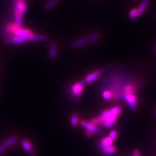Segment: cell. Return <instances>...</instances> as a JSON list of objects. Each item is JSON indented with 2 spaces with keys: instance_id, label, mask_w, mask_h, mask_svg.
<instances>
[{
  "instance_id": "11",
  "label": "cell",
  "mask_w": 156,
  "mask_h": 156,
  "mask_svg": "<svg viewBox=\"0 0 156 156\" xmlns=\"http://www.w3.org/2000/svg\"><path fill=\"white\" fill-rule=\"evenodd\" d=\"M149 1L150 0H142L141 1L140 5L137 9L138 16H141L144 13V12L146 9L147 6L149 4Z\"/></svg>"
},
{
  "instance_id": "12",
  "label": "cell",
  "mask_w": 156,
  "mask_h": 156,
  "mask_svg": "<svg viewBox=\"0 0 156 156\" xmlns=\"http://www.w3.org/2000/svg\"><path fill=\"white\" fill-rule=\"evenodd\" d=\"M113 143V140H112L109 136H106L102 138L101 140H100L98 146L100 147H105L112 145Z\"/></svg>"
},
{
  "instance_id": "15",
  "label": "cell",
  "mask_w": 156,
  "mask_h": 156,
  "mask_svg": "<svg viewBox=\"0 0 156 156\" xmlns=\"http://www.w3.org/2000/svg\"><path fill=\"white\" fill-rule=\"evenodd\" d=\"M28 41H45L46 40V37L44 35H34L31 34L28 37Z\"/></svg>"
},
{
  "instance_id": "5",
  "label": "cell",
  "mask_w": 156,
  "mask_h": 156,
  "mask_svg": "<svg viewBox=\"0 0 156 156\" xmlns=\"http://www.w3.org/2000/svg\"><path fill=\"white\" fill-rule=\"evenodd\" d=\"M21 145L22 146L23 149L28 153L29 156H34V151L33 147L30 141H28V140L26 139H23L21 140Z\"/></svg>"
},
{
  "instance_id": "4",
  "label": "cell",
  "mask_w": 156,
  "mask_h": 156,
  "mask_svg": "<svg viewBox=\"0 0 156 156\" xmlns=\"http://www.w3.org/2000/svg\"><path fill=\"white\" fill-rule=\"evenodd\" d=\"M84 85H85V83L84 82L83 80L74 84L71 88L72 94L73 96H78L80 94L83 90Z\"/></svg>"
},
{
  "instance_id": "7",
  "label": "cell",
  "mask_w": 156,
  "mask_h": 156,
  "mask_svg": "<svg viewBox=\"0 0 156 156\" xmlns=\"http://www.w3.org/2000/svg\"><path fill=\"white\" fill-rule=\"evenodd\" d=\"M28 41V37L13 36L6 39V42L8 44H21Z\"/></svg>"
},
{
  "instance_id": "6",
  "label": "cell",
  "mask_w": 156,
  "mask_h": 156,
  "mask_svg": "<svg viewBox=\"0 0 156 156\" xmlns=\"http://www.w3.org/2000/svg\"><path fill=\"white\" fill-rule=\"evenodd\" d=\"M14 7L17 11L20 12L22 14L26 11V3L25 0H15Z\"/></svg>"
},
{
  "instance_id": "17",
  "label": "cell",
  "mask_w": 156,
  "mask_h": 156,
  "mask_svg": "<svg viewBox=\"0 0 156 156\" xmlns=\"http://www.w3.org/2000/svg\"><path fill=\"white\" fill-rule=\"evenodd\" d=\"M16 140L17 136H12L11 137L9 138L8 139L6 140L2 145L5 147V149H6V148H8V147L12 146V145H13L16 142Z\"/></svg>"
},
{
  "instance_id": "18",
  "label": "cell",
  "mask_w": 156,
  "mask_h": 156,
  "mask_svg": "<svg viewBox=\"0 0 156 156\" xmlns=\"http://www.w3.org/2000/svg\"><path fill=\"white\" fill-rule=\"evenodd\" d=\"M58 2V0H49L46 2L43 6L44 9L45 10H48L51 8L56 5Z\"/></svg>"
},
{
  "instance_id": "20",
  "label": "cell",
  "mask_w": 156,
  "mask_h": 156,
  "mask_svg": "<svg viewBox=\"0 0 156 156\" xmlns=\"http://www.w3.org/2000/svg\"><path fill=\"white\" fill-rule=\"evenodd\" d=\"M79 122V117L76 114H73L71 117V123L73 126H76L78 125Z\"/></svg>"
},
{
  "instance_id": "16",
  "label": "cell",
  "mask_w": 156,
  "mask_h": 156,
  "mask_svg": "<svg viewBox=\"0 0 156 156\" xmlns=\"http://www.w3.org/2000/svg\"><path fill=\"white\" fill-rule=\"evenodd\" d=\"M15 15V23L17 25L19 26H22L23 24V14L20 12L15 11L14 12Z\"/></svg>"
},
{
  "instance_id": "10",
  "label": "cell",
  "mask_w": 156,
  "mask_h": 156,
  "mask_svg": "<svg viewBox=\"0 0 156 156\" xmlns=\"http://www.w3.org/2000/svg\"><path fill=\"white\" fill-rule=\"evenodd\" d=\"M99 149L105 155H110L114 153L116 151V147L113 145L105 147H99Z\"/></svg>"
},
{
  "instance_id": "26",
  "label": "cell",
  "mask_w": 156,
  "mask_h": 156,
  "mask_svg": "<svg viewBox=\"0 0 156 156\" xmlns=\"http://www.w3.org/2000/svg\"><path fill=\"white\" fill-rule=\"evenodd\" d=\"M154 49H155V50H156V44H155V45H154Z\"/></svg>"
},
{
  "instance_id": "3",
  "label": "cell",
  "mask_w": 156,
  "mask_h": 156,
  "mask_svg": "<svg viewBox=\"0 0 156 156\" xmlns=\"http://www.w3.org/2000/svg\"><path fill=\"white\" fill-rule=\"evenodd\" d=\"M80 125L86 129V131L89 132L91 134H99L100 133V131L91 122H88L85 120H82L80 122Z\"/></svg>"
},
{
  "instance_id": "13",
  "label": "cell",
  "mask_w": 156,
  "mask_h": 156,
  "mask_svg": "<svg viewBox=\"0 0 156 156\" xmlns=\"http://www.w3.org/2000/svg\"><path fill=\"white\" fill-rule=\"evenodd\" d=\"M86 43H87L86 38H79V39L75 40V41H73L71 45V46L73 48H79L80 47L83 46V45H85Z\"/></svg>"
},
{
  "instance_id": "8",
  "label": "cell",
  "mask_w": 156,
  "mask_h": 156,
  "mask_svg": "<svg viewBox=\"0 0 156 156\" xmlns=\"http://www.w3.org/2000/svg\"><path fill=\"white\" fill-rule=\"evenodd\" d=\"M31 34H33V33L31 30L26 28H23L22 27H19V28H17L12 34L13 36H20L26 37H28Z\"/></svg>"
},
{
  "instance_id": "21",
  "label": "cell",
  "mask_w": 156,
  "mask_h": 156,
  "mask_svg": "<svg viewBox=\"0 0 156 156\" xmlns=\"http://www.w3.org/2000/svg\"><path fill=\"white\" fill-rule=\"evenodd\" d=\"M138 16V11H137V9L136 8H133L132 9L129 13V17L131 19H134L135 18H136V16Z\"/></svg>"
},
{
  "instance_id": "27",
  "label": "cell",
  "mask_w": 156,
  "mask_h": 156,
  "mask_svg": "<svg viewBox=\"0 0 156 156\" xmlns=\"http://www.w3.org/2000/svg\"></svg>"
},
{
  "instance_id": "24",
  "label": "cell",
  "mask_w": 156,
  "mask_h": 156,
  "mask_svg": "<svg viewBox=\"0 0 156 156\" xmlns=\"http://www.w3.org/2000/svg\"><path fill=\"white\" fill-rule=\"evenodd\" d=\"M5 147L3 146V145H0V154H1L5 150Z\"/></svg>"
},
{
  "instance_id": "14",
  "label": "cell",
  "mask_w": 156,
  "mask_h": 156,
  "mask_svg": "<svg viewBox=\"0 0 156 156\" xmlns=\"http://www.w3.org/2000/svg\"><path fill=\"white\" fill-rule=\"evenodd\" d=\"M57 45L55 42H52L50 43L49 50V55L50 58L54 59L56 56V51H57Z\"/></svg>"
},
{
  "instance_id": "1",
  "label": "cell",
  "mask_w": 156,
  "mask_h": 156,
  "mask_svg": "<svg viewBox=\"0 0 156 156\" xmlns=\"http://www.w3.org/2000/svg\"><path fill=\"white\" fill-rule=\"evenodd\" d=\"M121 111L122 108L120 106H114L104 111L100 116L92 119L90 122L95 126L102 124L105 127H110L116 123L117 116Z\"/></svg>"
},
{
  "instance_id": "19",
  "label": "cell",
  "mask_w": 156,
  "mask_h": 156,
  "mask_svg": "<svg viewBox=\"0 0 156 156\" xmlns=\"http://www.w3.org/2000/svg\"><path fill=\"white\" fill-rule=\"evenodd\" d=\"M100 34L93 33L89 35L86 38L87 42H94V41L98 40L100 38Z\"/></svg>"
},
{
  "instance_id": "9",
  "label": "cell",
  "mask_w": 156,
  "mask_h": 156,
  "mask_svg": "<svg viewBox=\"0 0 156 156\" xmlns=\"http://www.w3.org/2000/svg\"><path fill=\"white\" fill-rule=\"evenodd\" d=\"M101 73V71L97 70V71H95L94 72H93V73H92L90 74H89L84 79V82L85 83V84L91 83V82L95 80L97 78L100 76Z\"/></svg>"
},
{
  "instance_id": "2",
  "label": "cell",
  "mask_w": 156,
  "mask_h": 156,
  "mask_svg": "<svg viewBox=\"0 0 156 156\" xmlns=\"http://www.w3.org/2000/svg\"><path fill=\"white\" fill-rule=\"evenodd\" d=\"M122 99L127 102L130 109L134 110L136 108L137 98L135 94L123 95Z\"/></svg>"
},
{
  "instance_id": "25",
  "label": "cell",
  "mask_w": 156,
  "mask_h": 156,
  "mask_svg": "<svg viewBox=\"0 0 156 156\" xmlns=\"http://www.w3.org/2000/svg\"><path fill=\"white\" fill-rule=\"evenodd\" d=\"M133 156H140V152L138 151H137V150L134 151V152H133Z\"/></svg>"
},
{
  "instance_id": "23",
  "label": "cell",
  "mask_w": 156,
  "mask_h": 156,
  "mask_svg": "<svg viewBox=\"0 0 156 156\" xmlns=\"http://www.w3.org/2000/svg\"><path fill=\"white\" fill-rule=\"evenodd\" d=\"M117 136V131L116 129H112L111 131H110L109 133V136L112 138V140H115V138H116Z\"/></svg>"
},
{
  "instance_id": "22",
  "label": "cell",
  "mask_w": 156,
  "mask_h": 156,
  "mask_svg": "<svg viewBox=\"0 0 156 156\" xmlns=\"http://www.w3.org/2000/svg\"><path fill=\"white\" fill-rule=\"evenodd\" d=\"M102 97L104 98V99H105V100H109V99L111 98V93L109 90H104V91L102 92Z\"/></svg>"
}]
</instances>
